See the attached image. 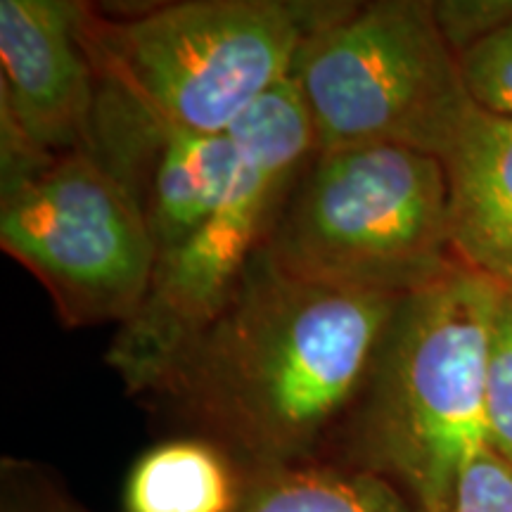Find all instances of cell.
Masks as SVG:
<instances>
[{
	"label": "cell",
	"instance_id": "cell-6",
	"mask_svg": "<svg viewBox=\"0 0 512 512\" xmlns=\"http://www.w3.org/2000/svg\"><path fill=\"white\" fill-rule=\"evenodd\" d=\"M0 247L34 275L69 328L136 316L157 247L140 209L93 152L36 150L3 124Z\"/></svg>",
	"mask_w": 512,
	"mask_h": 512
},
{
	"label": "cell",
	"instance_id": "cell-17",
	"mask_svg": "<svg viewBox=\"0 0 512 512\" xmlns=\"http://www.w3.org/2000/svg\"><path fill=\"white\" fill-rule=\"evenodd\" d=\"M48 512H69L67 508H57V510H48Z\"/></svg>",
	"mask_w": 512,
	"mask_h": 512
},
{
	"label": "cell",
	"instance_id": "cell-8",
	"mask_svg": "<svg viewBox=\"0 0 512 512\" xmlns=\"http://www.w3.org/2000/svg\"><path fill=\"white\" fill-rule=\"evenodd\" d=\"M93 155L133 197L159 259L188 240L219 204L238 147L230 133L204 136L166 126L100 86Z\"/></svg>",
	"mask_w": 512,
	"mask_h": 512
},
{
	"label": "cell",
	"instance_id": "cell-10",
	"mask_svg": "<svg viewBox=\"0 0 512 512\" xmlns=\"http://www.w3.org/2000/svg\"><path fill=\"white\" fill-rule=\"evenodd\" d=\"M441 162L458 264L512 290V119L475 105Z\"/></svg>",
	"mask_w": 512,
	"mask_h": 512
},
{
	"label": "cell",
	"instance_id": "cell-15",
	"mask_svg": "<svg viewBox=\"0 0 512 512\" xmlns=\"http://www.w3.org/2000/svg\"><path fill=\"white\" fill-rule=\"evenodd\" d=\"M448 512H512V463L486 444L463 467Z\"/></svg>",
	"mask_w": 512,
	"mask_h": 512
},
{
	"label": "cell",
	"instance_id": "cell-16",
	"mask_svg": "<svg viewBox=\"0 0 512 512\" xmlns=\"http://www.w3.org/2000/svg\"><path fill=\"white\" fill-rule=\"evenodd\" d=\"M437 22L444 31L446 41L463 53L491 31L503 27L512 19L510 0H477V3H434Z\"/></svg>",
	"mask_w": 512,
	"mask_h": 512
},
{
	"label": "cell",
	"instance_id": "cell-11",
	"mask_svg": "<svg viewBox=\"0 0 512 512\" xmlns=\"http://www.w3.org/2000/svg\"><path fill=\"white\" fill-rule=\"evenodd\" d=\"M245 482L207 441H166L138 460L126 482V512H235Z\"/></svg>",
	"mask_w": 512,
	"mask_h": 512
},
{
	"label": "cell",
	"instance_id": "cell-13",
	"mask_svg": "<svg viewBox=\"0 0 512 512\" xmlns=\"http://www.w3.org/2000/svg\"><path fill=\"white\" fill-rule=\"evenodd\" d=\"M460 76L472 102L512 119V19L458 55Z\"/></svg>",
	"mask_w": 512,
	"mask_h": 512
},
{
	"label": "cell",
	"instance_id": "cell-9",
	"mask_svg": "<svg viewBox=\"0 0 512 512\" xmlns=\"http://www.w3.org/2000/svg\"><path fill=\"white\" fill-rule=\"evenodd\" d=\"M0 114L36 150L93 152L100 83L79 3L0 0Z\"/></svg>",
	"mask_w": 512,
	"mask_h": 512
},
{
	"label": "cell",
	"instance_id": "cell-1",
	"mask_svg": "<svg viewBox=\"0 0 512 512\" xmlns=\"http://www.w3.org/2000/svg\"><path fill=\"white\" fill-rule=\"evenodd\" d=\"M403 299L299 278L264 247L164 389L252 448L290 453L368 384Z\"/></svg>",
	"mask_w": 512,
	"mask_h": 512
},
{
	"label": "cell",
	"instance_id": "cell-7",
	"mask_svg": "<svg viewBox=\"0 0 512 512\" xmlns=\"http://www.w3.org/2000/svg\"><path fill=\"white\" fill-rule=\"evenodd\" d=\"M294 79L316 155L399 145L441 159L475 107L434 3L422 0L351 5L306 41Z\"/></svg>",
	"mask_w": 512,
	"mask_h": 512
},
{
	"label": "cell",
	"instance_id": "cell-2",
	"mask_svg": "<svg viewBox=\"0 0 512 512\" xmlns=\"http://www.w3.org/2000/svg\"><path fill=\"white\" fill-rule=\"evenodd\" d=\"M351 5L188 0L124 19L79 3L98 83L152 119L226 136L294 76L306 41Z\"/></svg>",
	"mask_w": 512,
	"mask_h": 512
},
{
	"label": "cell",
	"instance_id": "cell-4",
	"mask_svg": "<svg viewBox=\"0 0 512 512\" xmlns=\"http://www.w3.org/2000/svg\"><path fill=\"white\" fill-rule=\"evenodd\" d=\"M266 252L313 283L392 297L425 290L458 264L446 166L399 145L313 155Z\"/></svg>",
	"mask_w": 512,
	"mask_h": 512
},
{
	"label": "cell",
	"instance_id": "cell-5",
	"mask_svg": "<svg viewBox=\"0 0 512 512\" xmlns=\"http://www.w3.org/2000/svg\"><path fill=\"white\" fill-rule=\"evenodd\" d=\"M501 287L456 264L408 294L370 373L368 430L418 512H448L463 467L489 444L486 368Z\"/></svg>",
	"mask_w": 512,
	"mask_h": 512
},
{
	"label": "cell",
	"instance_id": "cell-3",
	"mask_svg": "<svg viewBox=\"0 0 512 512\" xmlns=\"http://www.w3.org/2000/svg\"><path fill=\"white\" fill-rule=\"evenodd\" d=\"M230 138L238 162L226 192L188 240L159 256L143 304L119 325L105 354L131 392L166 387L266 247L294 181L316 155L297 79L256 102Z\"/></svg>",
	"mask_w": 512,
	"mask_h": 512
},
{
	"label": "cell",
	"instance_id": "cell-12",
	"mask_svg": "<svg viewBox=\"0 0 512 512\" xmlns=\"http://www.w3.org/2000/svg\"><path fill=\"white\" fill-rule=\"evenodd\" d=\"M235 512H411V508L377 472L273 465L245 482Z\"/></svg>",
	"mask_w": 512,
	"mask_h": 512
},
{
	"label": "cell",
	"instance_id": "cell-14",
	"mask_svg": "<svg viewBox=\"0 0 512 512\" xmlns=\"http://www.w3.org/2000/svg\"><path fill=\"white\" fill-rule=\"evenodd\" d=\"M486 437L512 463V290L501 287L486 368Z\"/></svg>",
	"mask_w": 512,
	"mask_h": 512
}]
</instances>
